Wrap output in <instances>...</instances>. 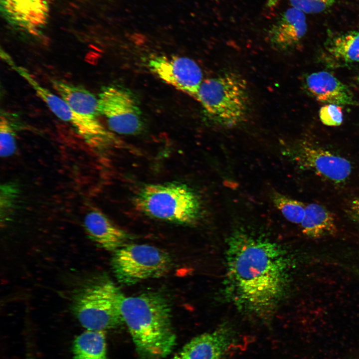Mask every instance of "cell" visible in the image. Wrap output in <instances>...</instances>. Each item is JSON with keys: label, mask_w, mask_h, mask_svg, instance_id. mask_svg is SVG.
Listing matches in <instances>:
<instances>
[{"label": "cell", "mask_w": 359, "mask_h": 359, "mask_svg": "<svg viewBox=\"0 0 359 359\" xmlns=\"http://www.w3.org/2000/svg\"><path fill=\"white\" fill-rule=\"evenodd\" d=\"M327 66H346L359 62V30L339 34L329 38L321 56Z\"/></svg>", "instance_id": "cell-16"}, {"label": "cell", "mask_w": 359, "mask_h": 359, "mask_svg": "<svg viewBox=\"0 0 359 359\" xmlns=\"http://www.w3.org/2000/svg\"><path fill=\"white\" fill-rule=\"evenodd\" d=\"M53 88L75 112L97 119L100 114L98 98L86 89L58 80H52Z\"/></svg>", "instance_id": "cell-17"}, {"label": "cell", "mask_w": 359, "mask_h": 359, "mask_svg": "<svg viewBox=\"0 0 359 359\" xmlns=\"http://www.w3.org/2000/svg\"><path fill=\"white\" fill-rule=\"evenodd\" d=\"M357 80L358 83H359V75L358 76V77L357 78Z\"/></svg>", "instance_id": "cell-26"}, {"label": "cell", "mask_w": 359, "mask_h": 359, "mask_svg": "<svg viewBox=\"0 0 359 359\" xmlns=\"http://www.w3.org/2000/svg\"><path fill=\"white\" fill-rule=\"evenodd\" d=\"M133 203L137 210L148 216L180 224H195L201 215L199 196L182 183L147 184L137 193Z\"/></svg>", "instance_id": "cell-3"}, {"label": "cell", "mask_w": 359, "mask_h": 359, "mask_svg": "<svg viewBox=\"0 0 359 359\" xmlns=\"http://www.w3.org/2000/svg\"><path fill=\"white\" fill-rule=\"evenodd\" d=\"M18 189L13 184H4L3 186L1 187V192H3V202L0 203L1 204L3 203V211H6L7 208H10L12 206L14 199L16 197Z\"/></svg>", "instance_id": "cell-24"}, {"label": "cell", "mask_w": 359, "mask_h": 359, "mask_svg": "<svg viewBox=\"0 0 359 359\" xmlns=\"http://www.w3.org/2000/svg\"><path fill=\"white\" fill-rule=\"evenodd\" d=\"M100 114L109 127L122 135H136L143 128L141 111L135 99L127 91L114 86L104 87L98 96Z\"/></svg>", "instance_id": "cell-8"}, {"label": "cell", "mask_w": 359, "mask_h": 359, "mask_svg": "<svg viewBox=\"0 0 359 359\" xmlns=\"http://www.w3.org/2000/svg\"><path fill=\"white\" fill-rule=\"evenodd\" d=\"M209 119L223 127L244 121L249 106L246 81L236 73L227 72L202 82L195 98Z\"/></svg>", "instance_id": "cell-4"}, {"label": "cell", "mask_w": 359, "mask_h": 359, "mask_svg": "<svg viewBox=\"0 0 359 359\" xmlns=\"http://www.w3.org/2000/svg\"><path fill=\"white\" fill-rule=\"evenodd\" d=\"M291 263L279 243L235 231L228 238L225 252V299L244 314L269 319L287 291Z\"/></svg>", "instance_id": "cell-1"}, {"label": "cell", "mask_w": 359, "mask_h": 359, "mask_svg": "<svg viewBox=\"0 0 359 359\" xmlns=\"http://www.w3.org/2000/svg\"><path fill=\"white\" fill-rule=\"evenodd\" d=\"M348 211L351 217L359 223V197L351 202Z\"/></svg>", "instance_id": "cell-25"}, {"label": "cell", "mask_w": 359, "mask_h": 359, "mask_svg": "<svg viewBox=\"0 0 359 359\" xmlns=\"http://www.w3.org/2000/svg\"><path fill=\"white\" fill-rule=\"evenodd\" d=\"M304 86L307 91L320 102L340 106L357 103L348 86L327 71L308 75L305 78Z\"/></svg>", "instance_id": "cell-14"}, {"label": "cell", "mask_w": 359, "mask_h": 359, "mask_svg": "<svg viewBox=\"0 0 359 359\" xmlns=\"http://www.w3.org/2000/svg\"><path fill=\"white\" fill-rule=\"evenodd\" d=\"M319 117L322 123L328 126H338L343 122L342 107L335 104H327L319 111Z\"/></svg>", "instance_id": "cell-23"}, {"label": "cell", "mask_w": 359, "mask_h": 359, "mask_svg": "<svg viewBox=\"0 0 359 359\" xmlns=\"http://www.w3.org/2000/svg\"><path fill=\"white\" fill-rule=\"evenodd\" d=\"M352 359H359V357H356L355 358Z\"/></svg>", "instance_id": "cell-27"}, {"label": "cell", "mask_w": 359, "mask_h": 359, "mask_svg": "<svg viewBox=\"0 0 359 359\" xmlns=\"http://www.w3.org/2000/svg\"><path fill=\"white\" fill-rule=\"evenodd\" d=\"M292 7L307 13H316L331 7L335 0H289Z\"/></svg>", "instance_id": "cell-22"}, {"label": "cell", "mask_w": 359, "mask_h": 359, "mask_svg": "<svg viewBox=\"0 0 359 359\" xmlns=\"http://www.w3.org/2000/svg\"><path fill=\"white\" fill-rule=\"evenodd\" d=\"M53 0H0L1 11L16 29L38 36L46 25Z\"/></svg>", "instance_id": "cell-11"}, {"label": "cell", "mask_w": 359, "mask_h": 359, "mask_svg": "<svg viewBox=\"0 0 359 359\" xmlns=\"http://www.w3.org/2000/svg\"><path fill=\"white\" fill-rule=\"evenodd\" d=\"M113 253V273L117 280L126 285L161 277L172 266L168 253L148 244H127Z\"/></svg>", "instance_id": "cell-6"}, {"label": "cell", "mask_w": 359, "mask_h": 359, "mask_svg": "<svg viewBox=\"0 0 359 359\" xmlns=\"http://www.w3.org/2000/svg\"><path fill=\"white\" fill-rule=\"evenodd\" d=\"M148 65L163 81L195 98L203 82V74L194 60L183 56L160 55L150 59Z\"/></svg>", "instance_id": "cell-9"}, {"label": "cell", "mask_w": 359, "mask_h": 359, "mask_svg": "<svg viewBox=\"0 0 359 359\" xmlns=\"http://www.w3.org/2000/svg\"><path fill=\"white\" fill-rule=\"evenodd\" d=\"M16 149L15 133L12 126L4 116L1 115L0 122V155L6 158L14 154Z\"/></svg>", "instance_id": "cell-21"}, {"label": "cell", "mask_w": 359, "mask_h": 359, "mask_svg": "<svg viewBox=\"0 0 359 359\" xmlns=\"http://www.w3.org/2000/svg\"><path fill=\"white\" fill-rule=\"evenodd\" d=\"M10 67L32 87L37 95L59 119L71 124L89 146L100 148L111 144L115 139L97 120L73 111L60 97L41 85L25 68L11 62Z\"/></svg>", "instance_id": "cell-7"}, {"label": "cell", "mask_w": 359, "mask_h": 359, "mask_svg": "<svg viewBox=\"0 0 359 359\" xmlns=\"http://www.w3.org/2000/svg\"><path fill=\"white\" fill-rule=\"evenodd\" d=\"M121 312L142 359H162L171 354L176 345V335L171 307L163 295L150 292L125 296Z\"/></svg>", "instance_id": "cell-2"}, {"label": "cell", "mask_w": 359, "mask_h": 359, "mask_svg": "<svg viewBox=\"0 0 359 359\" xmlns=\"http://www.w3.org/2000/svg\"><path fill=\"white\" fill-rule=\"evenodd\" d=\"M300 226L303 233L312 238L333 235L337 231L331 213L321 205L314 203L306 205Z\"/></svg>", "instance_id": "cell-18"}, {"label": "cell", "mask_w": 359, "mask_h": 359, "mask_svg": "<svg viewBox=\"0 0 359 359\" xmlns=\"http://www.w3.org/2000/svg\"><path fill=\"white\" fill-rule=\"evenodd\" d=\"M105 331L87 330L74 341V359H106Z\"/></svg>", "instance_id": "cell-19"}, {"label": "cell", "mask_w": 359, "mask_h": 359, "mask_svg": "<svg viewBox=\"0 0 359 359\" xmlns=\"http://www.w3.org/2000/svg\"><path fill=\"white\" fill-rule=\"evenodd\" d=\"M84 226L88 236L104 249L115 252L127 244L128 234L116 226L101 211L94 209L88 212Z\"/></svg>", "instance_id": "cell-15"}, {"label": "cell", "mask_w": 359, "mask_h": 359, "mask_svg": "<svg viewBox=\"0 0 359 359\" xmlns=\"http://www.w3.org/2000/svg\"><path fill=\"white\" fill-rule=\"evenodd\" d=\"M271 198L274 206L287 220L300 225L305 214V204L276 191L271 192Z\"/></svg>", "instance_id": "cell-20"}, {"label": "cell", "mask_w": 359, "mask_h": 359, "mask_svg": "<svg viewBox=\"0 0 359 359\" xmlns=\"http://www.w3.org/2000/svg\"><path fill=\"white\" fill-rule=\"evenodd\" d=\"M125 296L114 283L104 281L78 291L72 302V310L87 330L103 331L124 323L121 305Z\"/></svg>", "instance_id": "cell-5"}, {"label": "cell", "mask_w": 359, "mask_h": 359, "mask_svg": "<svg viewBox=\"0 0 359 359\" xmlns=\"http://www.w3.org/2000/svg\"><path fill=\"white\" fill-rule=\"evenodd\" d=\"M294 156L301 167L335 183L344 182L351 173L348 160L311 144L299 145Z\"/></svg>", "instance_id": "cell-10"}, {"label": "cell", "mask_w": 359, "mask_h": 359, "mask_svg": "<svg viewBox=\"0 0 359 359\" xmlns=\"http://www.w3.org/2000/svg\"><path fill=\"white\" fill-rule=\"evenodd\" d=\"M233 331L223 325L198 335L185 344L173 359H223L233 344Z\"/></svg>", "instance_id": "cell-12"}, {"label": "cell", "mask_w": 359, "mask_h": 359, "mask_svg": "<svg viewBox=\"0 0 359 359\" xmlns=\"http://www.w3.org/2000/svg\"><path fill=\"white\" fill-rule=\"evenodd\" d=\"M307 29L305 13L292 7L285 11L270 28L268 41L275 50L286 52L300 42Z\"/></svg>", "instance_id": "cell-13"}]
</instances>
